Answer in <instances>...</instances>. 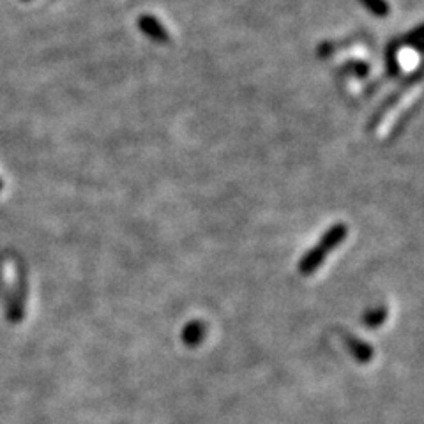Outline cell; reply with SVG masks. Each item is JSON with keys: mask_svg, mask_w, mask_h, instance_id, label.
I'll use <instances>...</instances> for the list:
<instances>
[{"mask_svg": "<svg viewBox=\"0 0 424 424\" xmlns=\"http://www.w3.org/2000/svg\"><path fill=\"white\" fill-rule=\"evenodd\" d=\"M9 264L2 269V279H4V294L8 299V315L11 322H18L23 317V301H25V285L23 277H21V271L18 269L17 265Z\"/></svg>", "mask_w": 424, "mask_h": 424, "instance_id": "cell-1", "label": "cell"}, {"mask_svg": "<svg viewBox=\"0 0 424 424\" xmlns=\"http://www.w3.org/2000/svg\"><path fill=\"white\" fill-rule=\"evenodd\" d=\"M345 237H347V226H345V224H335V226L322 237V241H320L318 248L327 255L330 249H335L336 246L341 244Z\"/></svg>", "mask_w": 424, "mask_h": 424, "instance_id": "cell-2", "label": "cell"}, {"mask_svg": "<svg viewBox=\"0 0 424 424\" xmlns=\"http://www.w3.org/2000/svg\"><path fill=\"white\" fill-rule=\"evenodd\" d=\"M324 258H326V253H324L320 248H315L311 249V251H308L306 255H304V258L301 260V264H299V271H301L302 274H313L315 271L320 267V264L324 262Z\"/></svg>", "mask_w": 424, "mask_h": 424, "instance_id": "cell-3", "label": "cell"}, {"mask_svg": "<svg viewBox=\"0 0 424 424\" xmlns=\"http://www.w3.org/2000/svg\"><path fill=\"white\" fill-rule=\"evenodd\" d=\"M347 345L348 348H350L352 355H354L359 363H368V361L373 359V348H371L370 345H366V343L361 341V339L355 338V336H347Z\"/></svg>", "mask_w": 424, "mask_h": 424, "instance_id": "cell-4", "label": "cell"}, {"mask_svg": "<svg viewBox=\"0 0 424 424\" xmlns=\"http://www.w3.org/2000/svg\"><path fill=\"white\" fill-rule=\"evenodd\" d=\"M205 332H207V329H205L204 324L191 322L182 330V341L186 343V345H189V347H196L198 343H202Z\"/></svg>", "mask_w": 424, "mask_h": 424, "instance_id": "cell-5", "label": "cell"}, {"mask_svg": "<svg viewBox=\"0 0 424 424\" xmlns=\"http://www.w3.org/2000/svg\"><path fill=\"white\" fill-rule=\"evenodd\" d=\"M140 27H142V30L145 34H149L151 37H154V39H159V41H167L168 39V34L165 32V29L161 27V23H159L158 20H154V18L151 17H142L140 18Z\"/></svg>", "mask_w": 424, "mask_h": 424, "instance_id": "cell-6", "label": "cell"}, {"mask_svg": "<svg viewBox=\"0 0 424 424\" xmlns=\"http://www.w3.org/2000/svg\"><path fill=\"white\" fill-rule=\"evenodd\" d=\"M385 318H388V311H385V308H377V310L368 311V313L364 315L363 322L366 324L368 327H379Z\"/></svg>", "mask_w": 424, "mask_h": 424, "instance_id": "cell-7", "label": "cell"}, {"mask_svg": "<svg viewBox=\"0 0 424 424\" xmlns=\"http://www.w3.org/2000/svg\"><path fill=\"white\" fill-rule=\"evenodd\" d=\"M363 4L370 8L375 14H379V17H385L389 11V6L383 0H363Z\"/></svg>", "mask_w": 424, "mask_h": 424, "instance_id": "cell-8", "label": "cell"}, {"mask_svg": "<svg viewBox=\"0 0 424 424\" xmlns=\"http://www.w3.org/2000/svg\"><path fill=\"white\" fill-rule=\"evenodd\" d=\"M0 188H2V180H0Z\"/></svg>", "mask_w": 424, "mask_h": 424, "instance_id": "cell-9", "label": "cell"}]
</instances>
